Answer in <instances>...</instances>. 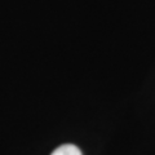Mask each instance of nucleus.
<instances>
[{
    "label": "nucleus",
    "mask_w": 155,
    "mask_h": 155,
    "mask_svg": "<svg viewBox=\"0 0 155 155\" xmlns=\"http://www.w3.org/2000/svg\"><path fill=\"white\" fill-rule=\"evenodd\" d=\"M51 155H83L80 149L72 143H65L62 146L57 147Z\"/></svg>",
    "instance_id": "nucleus-1"
}]
</instances>
